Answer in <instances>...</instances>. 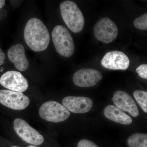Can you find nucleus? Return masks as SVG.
Returning <instances> with one entry per match:
<instances>
[{
	"label": "nucleus",
	"instance_id": "nucleus-1",
	"mask_svg": "<svg viewBox=\"0 0 147 147\" xmlns=\"http://www.w3.org/2000/svg\"><path fill=\"white\" fill-rule=\"evenodd\" d=\"M24 36L27 45L34 52L44 51L50 43L47 27L38 18H33L28 21L24 29Z\"/></svg>",
	"mask_w": 147,
	"mask_h": 147
},
{
	"label": "nucleus",
	"instance_id": "nucleus-2",
	"mask_svg": "<svg viewBox=\"0 0 147 147\" xmlns=\"http://www.w3.org/2000/svg\"><path fill=\"white\" fill-rule=\"evenodd\" d=\"M63 19L70 30L79 33L83 30L85 23L84 15L74 2L66 1L60 5Z\"/></svg>",
	"mask_w": 147,
	"mask_h": 147
},
{
	"label": "nucleus",
	"instance_id": "nucleus-3",
	"mask_svg": "<svg viewBox=\"0 0 147 147\" xmlns=\"http://www.w3.org/2000/svg\"><path fill=\"white\" fill-rule=\"evenodd\" d=\"M52 36L57 53L65 57L73 55L75 47L73 38L65 27L61 25L56 26L52 32Z\"/></svg>",
	"mask_w": 147,
	"mask_h": 147
},
{
	"label": "nucleus",
	"instance_id": "nucleus-4",
	"mask_svg": "<svg viewBox=\"0 0 147 147\" xmlns=\"http://www.w3.org/2000/svg\"><path fill=\"white\" fill-rule=\"evenodd\" d=\"M40 117L43 119L53 123H59L67 119L70 113L60 103L54 100L44 102L39 110Z\"/></svg>",
	"mask_w": 147,
	"mask_h": 147
},
{
	"label": "nucleus",
	"instance_id": "nucleus-5",
	"mask_svg": "<svg viewBox=\"0 0 147 147\" xmlns=\"http://www.w3.org/2000/svg\"><path fill=\"white\" fill-rule=\"evenodd\" d=\"M118 32L116 24L108 17L100 19L94 28V33L96 38L105 43L114 41L117 36Z\"/></svg>",
	"mask_w": 147,
	"mask_h": 147
},
{
	"label": "nucleus",
	"instance_id": "nucleus-6",
	"mask_svg": "<svg viewBox=\"0 0 147 147\" xmlns=\"http://www.w3.org/2000/svg\"><path fill=\"white\" fill-rule=\"evenodd\" d=\"M13 128L17 135L26 143L40 145L44 142L43 136L24 120L16 119L13 122Z\"/></svg>",
	"mask_w": 147,
	"mask_h": 147
},
{
	"label": "nucleus",
	"instance_id": "nucleus-7",
	"mask_svg": "<svg viewBox=\"0 0 147 147\" xmlns=\"http://www.w3.org/2000/svg\"><path fill=\"white\" fill-rule=\"evenodd\" d=\"M0 103L14 110H23L28 107L30 99L23 93L0 90Z\"/></svg>",
	"mask_w": 147,
	"mask_h": 147
},
{
	"label": "nucleus",
	"instance_id": "nucleus-8",
	"mask_svg": "<svg viewBox=\"0 0 147 147\" xmlns=\"http://www.w3.org/2000/svg\"><path fill=\"white\" fill-rule=\"evenodd\" d=\"M0 84L6 88L13 91L23 92L29 86L28 82L19 71H8L0 78Z\"/></svg>",
	"mask_w": 147,
	"mask_h": 147
},
{
	"label": "nucleus",
	"instance_id": "nucleus-9",
	"mask_svg": "<svg viewBox=\"0 0 147 147\" xmlns=\"http://www.w3.org/2000/svg\"><path fill=\"white\" fill-rule=\"evenodd\" d=\"M129 59L121 51H113L106 53L101 60L103 67L113 70H125L129 66Z\"/></svg>",
	"mask_w": 147,
	"mask_h": 147
},
{
	"label": "nucleus",
	"instance_id": "nucleus-10",
	"mask_svg": "<svg viewBox=\"0 0 147 147\" xmlns=\"http://www.w3.org/2000/svg\"><path fill=\"white\" fill-rule=\"evenodd\" d=\"M100 71L93 69L84 68L74 74L73 80L74 84L80 87L93 86L102 79Z\"/></svg>",
	"mask_w": 147,
	"mask_h": 147
},
{
	"label": "nucleus",
	"instance_id": "nucleus-11",
	"mask_svg": "<svg viewBox=\"0 0 147 147\" xmlns=\"http://www.w3.org/2000/svg\"><path fill=\"white\" fill-rule=\"evenodd\" d=\"M112 99L116 107L122 111L127 112L134 117L139 116V109L136 102L126 92L117 91L114 94Z\"/></svg>",
	"mask_w": 147,
	"mask_h": 147
},
{
	"label": "nucleus",
	"instance_id": "nucleus-12",
	"mask_svg": "<svg viewBox=\"0 0 147 147\" xmlns=\"http://www.w3.org/2000/svg\"><path fill=\"white\" fill-rule=\"evenodd\" d=\"M62 103L68 111L74 113H86L93 105L91 99L84 96H67L63 98Z\"/></svg>",
	"mask_w": 147,
	"mask_h": 147
},
{
	"label": "nucleus",
	"instance_id": "nucleus-13",
	"mask_svg": "<svg viewBox=\"0 0 147 147\" xmlns=\"http://www.w3.org/2000/svg\"><path fill=\"white\" fill-rule=\"evenodd\" d=\"M7 56L18 70L25 71L28 68L30 63L25 55V48L21 44L11 46L9 49Z\"/></svg>",
	"mask_w": 147,
	"mask_h": 147
},
{
	"label": "nucleus",
	"instance_id": "nucleus-14",
	"mask_svg": "<svg viewBox=\"0 0 147 147\" xmlns=\"http://www.w3.org/2000/svg\"><path fill=\"white\" fill-rule=\"evenodd\" d=\"M103 112L104 115L107 118L117 123L129 125L132 123L131 117L114 105L106 106Z\"/></svg>",
	"mask_w": 147,
	"mask_h": 147
},
{
	"label": "nucleus",
	"instance_id": "nucleus-15",
	"mask_svg": "<svg viewBox=\"0 0 147 147\" xmlns=\"http://www.w3.org/2000/svg\"><path fill=\"white\" fill-rule=\"evenodd\" d=\"M129 147H147V135L143 133H136L131 135L127 139Z\"/></svg>",
	"mask_w": 147,
	"mask_h": 147
},
{
	"label": "nucleus",
	"instance_id": "nucleus-16",
	"mask_svg": "<svg viewBox=\"0 0 147 147\" xmlns=\"http://www.w3.org/2000/svg\"><path fill=\"white\" fill-rule=\"evenodd\" d=\"M134 98L141 108L147 113V93L143 90H136L133 93Z\"/></svg>",
	"mask_w": 147,
	"mask_h": 147
},
{
	"label": "nucleus",
	"instance_id": "nucleus-17",
	"mask_svg": "<svg viewBox=\"0 0 147 147\" xmlns=\"http://www.w3.org/2000/svg\"><path fill=\"white\" fill-rule=\"evenodd\" d=\"M134 27L136 28L142 30H147V14L144 15L136 18L134 21Z\"/></svg>",
	"mask_w": 147,
	"mask_h": 147
},
{
	"label": "nucleus",
	"instance_id": "nucleus-18",
	"mask_svg": "<svg viewBox=\"0 0 147 147\" xmlns=\"http://www.w3.org/2000/svg\"><path fill=\"white\" fill-rule=\"evenodd\" d=\"M136 71L141 78L147 79V65H141L136 69Z\"/></svg>",
	"mask_w": 147,
	"mask_h": 147
},
{
	"label": "nucleus",
	"instance_id": "nucleus-19",
	"mask_svg": "<svg viewBox=\"0 0 147 147\" xmlns=\"http://www.w3.org/2000/svg\"><path fill=\"white\" fill-rule=\"evenodd\" d=\"M77 147H98L93 142L86 139L81 140L78 144Z\"/></svg>",
	"mask_w": 147,
	"mask_h": 147
},
{
	"label": "nucleus",
	"instance_id": "nucleus-20",
	"mask_svg": "<svg viewBox=\"0 0 147 147\" xmlns=\"http://www.w3.org/2000/svg\"><path fill=\"white\" fill-rule=\"evenodd\" d=\"M7 11L4 9H0V20L5 19L7 16Z\"/></svg>",
	"mask_w": 147,
	"mask_h": 147
},
{
	"label": "nucleus",
	"instance_id": "nucleus-21",
	"mask_svg": "<svg viewBox=\"0 0 147 147\" xmlns=\"http://www.w3.org/2000/svg\"><path fill=\"white\" fill-rule=\"evenodd\" d=\"M5 59V55L2 50L0 48V66L4 63Z\"/></svg>",
	"mask_w": 147,
	"mask_h": 147
},
{
	"label": "nucleus",
	"instance_id": "nucleus-22",
	"mask_svg": "<svg viewBox=\"0 0 147 147\" xmlns=\"http://www.w3.org/2000/svg\"><path fill=\"white\" fill-rule=\"evenodd\" d=\"M5 1L4 0H0V9L3 8L5 4Z\"/></svg>",
	"mask_w": 147,
	"mask_h": 147
},
{
	"label": "nucleus",
	"instance_id": "nucleus-23",
	"mask_svg": "<svg viewBox=\"0 0 147 147\" xmlns=\"http://www.w3.org/2000/svg\"><path fill=\"white\" fill-rule=\"evenodd\" d=\"M4 69L3 68H1V69H0V72H2L3 71Z\"/></svg>",
	"mask_w": 147,
	"mask_h": 147
},
{
	"label": "nucleus",
	"instance_id": "nucleus-24",
	"mask_svg": "<svg viewBox=\"0 0 147 147\" xmlns=\"http://www.w3.org/2000/svg\"><path fill=\"white\" fill-rule=\"evenodd\" d=\"M28 147H37L36 146H29Z\"/></svg>",
	"mask_w": 147,
	"mask_h": 147
},
{
	"label": "nucleus",
	"instance_id": "nucleus-25",
	"mask_svg": "<svg viewBox=\"0 0 147 147\" xmlns=\"http://www.w3.org/2000/svg\"><path fill=\"white\" fill-rule=\"evenodd\" d=\"M18 147L15 146H12V147Z\"/></svg>",
	"mask_w": 147,
	"mask_h": 147
}]
</instances>
